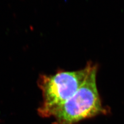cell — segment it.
<instances>
[{
	"instance_id": "6da1fadb",
	"label": "cell",
	"mask_w": 124,
	"mask_h": 124,
	"mask_svg": "<svg viewBox=\"0 0 124 124\" xmlns=\"http://www.w3.org/2000/svg\"><path fill=\"white\" fill-rule=\"evenodd\" d=\"M95 65L89 62L79 70H61L54 75H40L37 84L41 91L42 101L38 108V114L42 117H52L81 87Z\"/></svg>"
},
{
	"instance_id": "7a4b0ae2",
	"label": "cell",
	"mask_w": 124,
	"mask_h": 124,
	"mask_svg": "<svg viewBox=\"0 0 124 124\" xmlns=\"http://www.w3.org/2000/svg\"><path fill=\"white\" fill-rule=\"evenodd\" d=\"M96 65L81 87L58 109L52 117L53 124H77L83 120L107 114L96 83Z\"/></svg>"
}]
</instances>
